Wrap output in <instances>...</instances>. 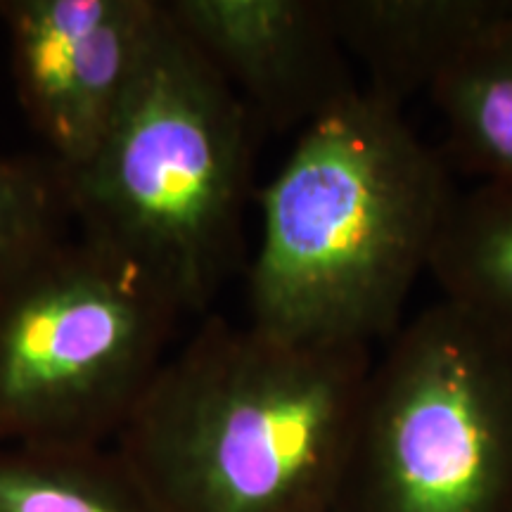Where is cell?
<instances>
[{"mask_svg":"<svg viewBox=\"0 0 512 512\" xmlns=\"http://www.w3.org/2000/svg\"><path fill=\"white\" fill-rule=\"evenodd\" d=\"M370 368L363 344L209 318L128 413L117 458L159 512H332Z\"/></svg>","mask_w":512,"mask_h":512,"instance_id":"cell-1","label":"cell"},{"mask_svg":"<svg viewBox=\"0 0 512 512\" xmlns=\"http://www.w3.org/2000/svg\"><path fill=\"white\" fill-rule=\"evenodd\" d=\"M453 197L401 107L361 88L299 133L261 192L249 325L299 344L392 337Z\"/></svg>","mask_w":512,"mask_h":512,"instance_id":"cell-2","label":"cell"},{"mask_svg":"<svg viewBox=\"0 0 512 512\" xmlns=\"http://www.w3.org/2000/svg\"><path fill=\"white\" fill-rule=\"evenodd\" d=\"M259 128L162 0L98 150L62 171L81 233L136 264L185 313L235 273Z\"/></svg>","mask_w":512,"mask_h":512,"instance_id":"cell-3","label":"cell"},{"mask_svg":"<svg viewBox=\"0 0 512 512\" xmlns=\"http://www.w3.org/2000/svg\"><path fill=\"white\" fill-rule=\"evenodd\" d=\"M181 311L136 264L79 233L0 266V444L95 448L166 361Z\"/></svg>","mask_w":512,"mask_h":512,"instance_id":"cell-4","label":"cell"},{"mask_svg":"<svg viewBox=\"0 0 512 512\" xmlns=\"http://www.w3.org/2000/svg\"><path fill=\"white\" fill-rule=\"evenodd\" d=\"M332 512H512V335L446 299L396 330Z\"/></svg>","mask_w":512,"mask_h":512,"instance_id":"cell-5","label":"cell"},{"mask_svg":"<svg viewBox=\"0 0 512 512\" xmlns=\"http://www.w3.org/2000/svg\"><path fill=\"white\" fill-rule=\"evenodd\" d=\"M162 0H0L19 102L74 171L117 117Z\"/></svg>","mask_w":512,"mask_h":512,"instance_id":"cell-6","label":"cell"},{"mask_svg":"<svg viewBox=\"0 0 512 512\" xmlns=\"http://www.w3.org/2000/svg\"><path fill=\"white\" fill-rule=\"evenodd\" d=\"M259 131L304 128L361 88L330 0H164Z\"/></svg>","mask_w":512,"mask_h":512,"instance_id":"cell-7","label":"cell"},{"mask_svg":"<svg viewBox=\"0 0 512 512\" xmlns=\"http://www.w3.org/2000/svg\"><path fill=\"white\" fill-rule=\"evenodd\" d=\"M349 60L366 72L375 98L401 107L427 93L486 31L512 12V0H330Z\"/></svg>","mask_w":512,"mask_h":512,"instance_id":"cell-8","label":"cell"},{"mask_svg":"<svg viewBox=\"0 0 512 512\" xmlns=\"http://www.w3.org/2000/svg\"><path fill=\"white\" fill-rule=\"evenodd\" d=\"M446 152L479 183H512V12L430 91Z\"/></svg>","mask_w":512,"mask_h":512,"instance_id":"cell-9","label":"cell"},{"mask_svg":"<svg viewBox=\"0 0 512 512\" xmlns=\"http://www.w3.org/2000/svg\"><path fill=\"white\" fill-rule=\"evenodd\" d=\"M427 273L446 302L512 335V183L453 197Z\"/></svg>","mask_w":512,"mask_h":512,"instance_id":"cell-10","label":"cell"},{"mask_svg":"<svg viewBox=\"0 0 512 512\" xmlns=\"http://www.w3.org/2000/svg\"><path fill=\"white\" fill-rule=\"evenodd\" d=\"M0 512H159L98 448L0 444Z\"/></svg>","mask_w":512,"mask_h":512,"instance_id":"cell-11","label":"cell"},{"mask_svg":"<svg viewBox=\"0 0 512 512\" xmlns=\"http://www.w3.org/2000/svg\"><path fill=\"white\" fill-rule=\"evenodd\" d=\"M69 214L64 176L48 164L24 157H0V266L12 256L62 230Z\"/></svg>","mask_w":512,"mask_h":512,"instance_id":"cell-12","label":"cell"}]
</instances>
